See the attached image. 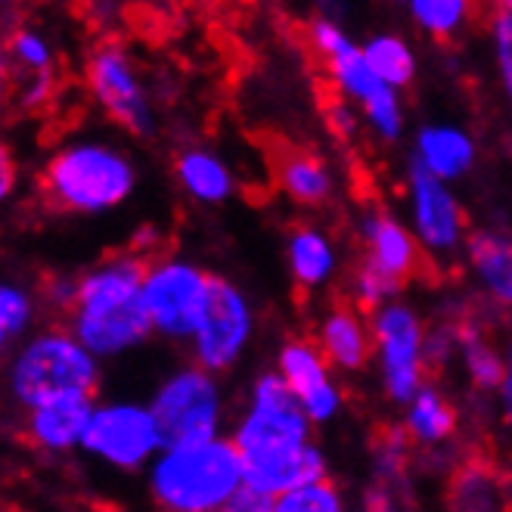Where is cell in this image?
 Here are the masks:
<instances>
[{
  "instance_id": "cell-1",
  "label": "cell",
  "mask_w": 512,
  "mask_h": 512,
  "mask_svg": "<svg viewBox=\"0 0 512 512\" xmlns=\"http://www.w3.org/2000/svg\"><path fill=\"white\" fill-rule=\"evenodd\" d=\"M311 435L314 423L280 370L261 373L230 435L243 454V485L277 503L280 494L329 475L326 454Z\"/></svg>"
},
{
  "instance_id": "cell-2",
  "label": "cell",
  "mask_w": 512,
  "mask_h": 512,
  "mask_svg": "<svg viewBox=\"0 0 512 512\" xmlns=\"http://www.w3.org/2000/svg\"><path fill=\"white\" fill-rule=\"evenodd\" d=\"M146 264L149 261L140 255L122 252L78 277L75 301L66 311V326L100 360L131 354L153 336V323L143 305Z\"/></svg>"
},
{
  "instance_id": "cell-3",
  "label": "cell",
  "mask_w": 512,
  "mask_h": 512,
  "mask_svg": "<svg viewBox=\"0 0 512 512\" xmlns=\"http://www.w3.org/2000/svg\"><path fill=\"white\" fill-rule=\"evenodd\" d=\"M140 171L122 146L109 140H69L41 168V196L66 215L97 218L122 208L137 190Z\"/></svg>"
},
{
  "instance_id": "cell-4",
  "label": "cell",
  "mask_w": 512,
  "mask_h": 512,
  "mask_svg": "<svg viewBox=\"0 0 512 512\" xmlns=\"http://www.w3.org/2000/svg\"><path fill=\"white\" fill-rule=\"evenodd\" d=\"M243 454L233 438L168 444L146 466V488L168 512H218L243 488Z\"/></svg>"
},
{
  "instance_id": "cell-5",
  "label": "cell",
  "mask_w": 512,
  "mask_h": 512,
  "mask_svg": "<svg viewBox=\"0 0 512 512\" xmlns=\"http://www.w3.org/2000/svg\"><path fill=\"white\" fill-rule=\"evenodd\" d=\"M103 360L72 329L47 326L19 339L7 357V395L22 410L59 395H97Z\"/></svg>"
},
{
  "instance_id": "cell-6",
  "label": "cell",
  "mask_w": 512,
  "mask_h": 512,
  "mask_svg": "<svg viewBox=\"0 0 512 512\" xmlns=\"http://www.w3.org/2000/svg\"><path fill=\"white\" fill-rule=\"evenodd\" d=\"M308 38H311V47L317 50V56L323 59V69H326L329 81L336 84V90L345 100H351L360 109L370 131L385 143L401 140L404 122H407L401 90L388 87L370 69L364 47L345 32L339 19H333L329 13L317 16L308 25Z\"/></svg>"
},
{
  "instance_id": "cell-7",
  "label": "cell",
  "mask_w": 512,
  "mask_h": 512,
  "mask_svg": "<svg viewBox=\"0 0 512 512\" xmlns=\"http://www.w3.org/2000/svg\"><path fill=\"white\" fill-rule=\"evenodd\" d=\"M215 289V274L190 258H159L146 264L143 305L153 336L168 342H190Z\"/></svg>"
},
{
  "instance_id": "cell-8",
  "label": "cell",
  "mask_w": 512,
  "mask_h": 512,
  "mask_svg": "<svg viewBox=\"0 0 512 512\" xmlns=\"http://www.w3.org/2000/svg\"><path fill=\"white\" fill-rule=\"evenodd\" d=\"M149 407L159 419L165 447L218 438L224 426V391L218 373L199 367L196 360L171 370L156 385Z\"/></svg>"
},
{
  "instance_id": "cell-9",
  "label": "cell",
  "mask_w": 512,
  "mask_h": 512,
  "mask_svg": "<svg viewBox=\"0 0 512 512\" xmlns=\"http://www.w3.org/2000/svg\"><path fill=\"white\" fill-rule=\"evenodd\" d=\"M373 357L379 367L382 391L391 404L404 407L426 385V323L407 301L391 298L370 317Z\"/></svg>"
},
{
  "instance_id": "cell-10",
  "label": "cell",
  "mask_w": 512,
  "mask_h": 512,
  "mask_svg": "<svg viewBox=\"0 0 512 512\" xmlns=\"http://www.w3.org/2000/svg\"><path fill=\"white\" fill-rule=\"evenodd\" d=\"M165 447L159 419L149 404L106 401L94 407L81 450L115 472H140Z\"/></svg>"
},
{
  "instance_id": "cell-11",
  "label": "cell",
  "mask_w": 512,
  "mask_h": 512,
  "mask_svg": "<svg viewBox=\"0 0 512 512\" xmlns=\"http://www.w3.org/2000/svg\"><path fill=\"white\" fill-rule=\"evenodd\" d=\"M84 84L109 122L134 137L156 134V109L149 103L146 84L125 47L100 44L90 53L84 66Z\"/></svg>"
},
{
  "instance_id": "cell-12",
  "label": "cell",
  "mask_w": 512,
  "mask_h": 512,
  "mask_svg": "<svg viewBox=\"0 0 512 512\" xmlns=\"http://www.w3.org/2000/svg\"><path fill=\"white\" fill-rule=\"evenodd\" d=\"M255 308L249 295L236 283L215 277L212 298L196 326L193 339L187 342L193 351V360L199 367L212 370L218 376L230 373L239 360L246 357L252 339H255Z\"/></svg>"
},
{
  "instance_id": "cell-13",
  "label": "cell",
  "mask_w": 512,
  "mask_h": 512,
  "mask_svg": "<svg viewBox=\"0 0 512 512\" xmlns=\"http://www.w3.org/2000/svg\"><path fill=\"white\" fill-rule=\"evenodd\" d=\"M407 202L410 230L429 255L447 258L466 243V212L454 184L429 174L419 162L407 165Z\"/></svg>"
},
{
  "instance_id": "cell-14",
  "label": "cell",
  "mask_w": 512,
  "mask_h": 512,
  "mask_svg": "<svg viewBox=\"0 0 512 512\" xmlns=\"http://www.w3.org/2000/svg\"><path fill=\"white\" fill-rule=\"evenodd\" d=\"M277 370L314 426L333 423L342 413V388L333 382V364L326 360L320 345L308 339H289L277 351Z\"/></svg>"
},
{
  "instance_id": "cell-15",
  "label": "cell",
  "mask_w": 512,
  "mask_h": 512,
  "mask_svg": "<svg viewBox=\"0 0 512 512\" xmlns=\"http://www.w3.org/2000/svg\"><path fill=\"white\" fill-rule=\"evenodd\" d=\"M94 395H59L25 410V438L44 454H69L81 450L90 416H94Z\"/></svg>"
},
{
  "instance_id": "cell-16",
  "label": "cell",
  "mask_w": 512,
  "mask_h": 512,
  "mask_svg": "<svg viewBox=\"0 0 512 512\" xmlns=\"http://www.w3.org/2000/svg\"><path fill=\"white\" fill-rule=\"evenodd\" d=\"M360 239H364L367 261L382 267L385 274L395 280L407 283L419 274V264H423V246H419L416 233L391 212L382 208H370V212L360 218Z\"/></svg>"
},
{
  "instance_id": "cell-17",
  "label": "cell",
  "mask_w": 512,
  "mask_h": 512,
  "mask_svg": "<svg viewBox=\"0 0 512 512\" xmlns=\"http://www.w3.org/2000/svg\"><path fill=\"white\" fill-rule=\"evenodd\" d=\"M413 162H419L429 174L447 180V184H457L475 168L478 143L460 125L432 122L419 128L413 137Z\"/></svg>"
},
{
  "instance_id": "cell-18",
  "label": "cell",
  "mask_w": 512,
  "mask_h": 512,
  "mask_svg": "<svg viewBox=\"0 0 512 512\" xmlns=\"http://www.w3.org/2000/svg\"><path fill=\"white\" fill-rule=\"evenodd\" d=\"M317 345L342 373H360L373 360V329L348 305H333L317 323Z\"/></svg>"
},
{
  "instance_id": "cell-19",
  "label": "cell",
  "mask_w": 512,
  "mask_h": 512,
  "mask_svg": "<svg viewBox=\"0 0 512 512\" xmlns=\"http://www.w3.org/2000/svg\"><path fill=\"white\" fill-rule=\"evenodd\" d=\"M286 267L298 289L317 292L336 280L339 249L333 236L314 224H301L286 236Z\"/></svg>"
},
{
  "instance_id": "cell-20",
  "label": "cell",
  "mask_w": 512,
  "mask_h": 512,
  "mask_svg": "<svg viewBox=\"0 0 512 512\" xmlns=\"http://www.w3.org/2000/svg\"><path fill=\"white\" fill-rule=\"evenodd\" d=\"M177 187L199 205H224L236 193L233 168L205 146H190L174 159Z\"/></svg>"
},
{
  "instance_id": "cell-21",
  "label": "cell",
  "mask_w": 512,
  "mask_h": 512,
  "mask_svg": "<svg viewBox=\"0 0 512 512\" xmlns=\"http://www.w3.org/2000/svg\"><path fill=\"white\" fill-rule=\"evenodd\" d=\"M466 261L485 295L503 308H512V236L497 230L466 236Z\"/></svg>"
},
{
  "instance_id": "cell-22",
  "label": "cell",
  "mask_w": 512,
  "mask_h": 512,
  "mask_svg": "<svg viewBox=\"0 0 512 512\" xmlns=\"http://www.w3.org/2000/svg\"><path fill=\"white\" fill-rule=\"evenodd\" d=\"M277 184L295 205H323L336 193V174L311 149H286L277 159Z\"/></svg>"
},
{
  "instance_id": "cell-23",
  "label": "cell",
  "mask_w": 512,
  "mask_h": 512,
  "mask_svg": "<svg viewBox=\"0 0 512 512\" xmlns=\"http://www.w3.org/2000/svg\"><path fill=\"white\" fill-rule=\"evenodd\" d=\"M404 432L416 444L438 447L457 432V407L438 388L423 385L413 395V401L404 404Z\"/></svg>"
},
{
  "instance_id": "cell-24",
  "label": "cell",
  "mask_w": 512,
  "mask_h": 512,
  "mask_svg": "<svg viewBox=\"0 0 512 512\" xmlns=\"http://www.w3.org/2000/svg\"><path fill=\"white\" fill-rule=\"evenodd\" d=\"M360 47H364V56H367L370 69L388 87L404 90V87L413 84L419 63H416V53L407 44V38H401L395 32H379V35H370Z\"/></svg>"
},
{
  "instance_id": "cell-25",
  "label": "cell",
  "mask_w": 512,
  "mask_h": 512,
  "mask_svg": "<svg viewBox=\"0 0 512 512\" xmlns=\"http://www.w3.org/2000/svg\"><path fill=\"white\" fill-rule=\"evenodd\" d=\"M457 354L463 357V370L475 391H494L500 385L506 354H500L485 336H481L478 326L466 323L457 329Z\"/></svg>"
},
{
  "instance_id": "cell-26",
  "label": "cell",
  "mask_w": 512,
  "mask_h": 512,
  "mask_svg": "<svg viewBox=\"0 0 512 512\" xmlns=\"http://www.w3.org/2000/svg\"><path fill=\"white\" fill-rule=\"evenodd\" d=\"M475 0H407L413 25L429 38H454L472 19Z\"/></svg>"
},
{
  "instance_id": "cell-27",
  "label": "cell",
  "mask_w": 512,
  "mask_h": 512,
  "mask_svg": "<svg viewBox=\"0 0 512 512\" xmlns=\"http://www.w3.org/2000/svg\"><path fill=\"white\" fill-rule=\"evenodd\" d=\"M450 506L463 512H494L503 509V488L494 472L469 466L454 475L450 485Z\"/></svg>"
},
{
  "instance_id": "cell-28",
  "label": "cell",
  "mask_w": 512,
  "mask_h": 512,
  "mask_svg": "<svg viewBox=\"0 0 512 512\" xmlns=\"http://www.w3.org/2000/svg\"><path fill=\"white\" fill-rule=\"evenodd\" d=\"M342 509H345V497L329 481V475L305 481V485L280 494L274 503V512H342Z\"/></svg>"
},
{
  "instance_id": "cell-29",
  "label": "cell",
  "mask_w": 512,
  "mask_h": 512,
  "mask_svg": "<svg viewBox=\"0 0 512 512\" xmlns=\"http://www.w3.org/2000/svg\"><path fill=\"white\" fill-rule=\"evenodd\" d=\"M10 44V56H13V66L22 75H41V72H53V44L38 32V28H28L19 25L16 32L7 38Z\"/></svg>"
},
{
  "instance_id": "cell-30",
  "label": "cell",
  "mask_w": 512,
  "mask_h": 512,
  "mask_svg": "<svg viewBox=\"0 0 512 512\" xmlns=\"http://www.w3.org/2000/svg\"><path fill=\"white\" fill-rule=\"evenodd\" d=\"M35 317H38L35 295L28 292L25 286H19V283L0 280V329H7L10 339L19 342V339L28 336V329H32Z\"/></svg>"
},
{
  "instance_id": "cell-31",
  "label": "cell",
  "mask_w": 512,
  "mask_h": 512,
  "mask_svg": "<svg viewBox=\"0 0 512 512\" xmlns=\"http://www.w3.org/2000/svg\"><path fill=\"white\" fill-rule=\"evenodd\" d=\"M404 289L401 280H395L391 274H385L382 267H376L373 261H360L357 270H354V277H351V295L360 308H367V311H376L379 305H385V301L391 298H398Z\"/></svg>"
},
{
  "instance_id": "cell-32",
  "label": "cell",
  "mask_w": 512,
  "mask_h": 512,
  "mask_svg": "<svg viewBox=\"0 0 512 512\" xmlns=\"http://www.w3.org/2000/svg\"><path fill=\"white\" fill-rule=\"evenodd\" d=\"M491 35H494V63H497L500 87H503V94L512 106V28L503 19V13H497Z\"/></svg>"
},
{
  "instance_id": "cell-33",
  "label": "cell",
  "mask_w": 512,
  "mask_h": 512,
  "mask_svg": "<svg viewBox=\"0 0 512 512\" xmlns=\"http://www.w3.org/2000/svg\"><path fill=\"white\" fill-rule=\"evenodd\" d=\"M360 118H364V115H360V109L351 100H345V97H342V103H333V106H329V112H326V122H329V128H333V134L339 140H351L357 134Z\"/></svg>"
},
{
  "instance_id": "cell-34",
  "label": "cell",
  "mask_w": 512,
  "mask_h": 512,
  "mask_svg": "<svg viewBox=\"0 0 512 512\" xmlns=\"http://www.w3.org/2000/svg\"><path fill=\"white\" fill-rule=\"evenodd\" d=\"M53 97V72L41 75H25V84L19 87V103L25 109H41Z\"/></svg>"
},
{
  "instance_id": "cell-35",
  "label": "cell",
  "mask_w": 512,
  "mask_h": 512,
  "mask_svg": "<svg viewBox=\"0 0 512 512\" xmlns=\"http://www.w3.org/2000/svg\"><path fill=\"white\" fill-rule=\"evenodd\" d=\"M19 184V162L13 156V149L7 143H0V205L10 202Z\"/></svg>"
},
{
  "instance_id": "cell-36",
  "label": "cell",
  "mask_w": 512,
  "mask_h": 512,
  "mask_svg": "<svg viewBox=\"0 0 512 512\" xmlns=\"http://www.w3.org/2000/svg\"><path fill=\"white\" fill-rule=\"evenodd\" d=\"M497 395V407H500V416H503V426L512 429V342L506 348V367H503V376H500V385L494 388Z\"/></svg>"
},
{
  "instance_id": "cell-37",
  "label": "cell",
  "mask_w": 512,
  "mask_h": 512,
  "mask_svg": "<svg viewBox=\"0 0 512 512\" xmlns=\"http://www.w3.org/2000/svg\"><path fill=\"white\" fill-rule=\"evenodd\" d=\"M230 512H274V500L270 497H264V494H258L255 488H249V485H243L236 494H233V500H230V506H227Z\"/></svg>"
},
{
  "instance_id": "cell-38",
  "label": "cell",
  "mask_w": 512,
  "mask_h": 512,
  "mask_svg": "<svg viewBox=\"0 0 512 512\" xmlns=\"http://www.w3.org/2000/svg\"><path fill=\"white\" fill-rule=\"evenodd\" d=\"M75 289H78V277H50V283H47L50 305L59 311H69L75 301Z\"/></svg>"
},
{
  "instance_id": "cell-39",
  "label": "cell",
  "mask_w": 512,
  "mask_h": 512,
  "mask_svg": "<svg viewBox=\"0 0 512 512\" xmlns=\"http://www.w3.org/2000/svg\"><path fill=\"white\" fill-rule=\"evenodd\" d=\"M13 81H16V66L10 56V44H7L4 32H0V100L13 90Z\"/></svg>"
},
{
  "instance_id": "cell-40",
  "label": "cell",
  "mask_w": 512,
  "mask_h": 512,
  "mask_svg": "<svg viewBox=\"0 0 512 512\" xmlns=\"http://www.w3.org/2000/svg\"><path fill=\"white\" fill-rule=\"evenodd\" d=\"M10 345H13L10 333H7V329H0V364H7V357H10Z\"/></svg>"
},
{
  "instance_id": "cell-41",
  "label": "cell",
  "mask_w": 512,
  "mask_h": 512,
  "mask_svg": "<svg viewBox=\"0 0 512 512\" xmlns=\"http://www.w3.org/2000/svg\"><path fill=\"white\" fill-rule=\"evenodd\" d=\"M314 7L317 10H323V13H329V16H333L339 7H342V0H314Z\"/></svg>"
},
{
  "instance_id": "cell-42",
  "label": "cell",
  "mask_w": 512,
  "mask_h": 512,
  "mask_svg": "<svg viewBox=\"0 0 512 512\" xmlns=\"http://www.w3.org/2000/svg\"><path fill=\"white\" fill-rule=\"evenodd\" d=\"M497 7L500 10H512V0H497Z\"/></svg>"
},
{
  "instance_id": "cell-43",
  "label": "cell",
  "mask_w": 512,
  "mask_h": 512,
  "mask_svg": "<svg viewBox=\"0 0 512 512\" xmlns=\"http://www.w3.org/2000/svg\"><path fill=\"white\" fill-rule=\"evenodd\" d=\"M500 13H503V19H506V22H509V28H512V10H500Z\"/></svg>"
},
{
  "instance_id": "cell-44",
  "label": "cell",
  "mask_w": 512,
  "mask_h": 512,
  "mask_svg": "<svg viewBox=\"0 0 512 512\" xmlns=\"http://www.w3.org/2000/svg\"><path fill=\"white\" fill-rule=\"evenodd\" d=\"M401 4H407V0H401Z\"/></svg>"
}]
</instances>
